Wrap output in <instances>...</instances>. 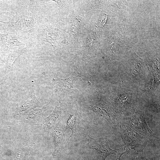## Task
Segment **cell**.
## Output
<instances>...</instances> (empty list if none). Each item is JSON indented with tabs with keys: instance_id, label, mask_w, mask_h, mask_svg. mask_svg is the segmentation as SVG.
Segmentation results:
<instances>
[{
	"instance_id": "cell-13",
	"label": "cell",
	"mask_w": 160,
	"mask_h": 160,
	"mask_svg": "<svg viewBox=\"0 0 160 160\" xmlns=\"http://www.w3.org/2000/svg\"><path fill=\"white\" fill-rule=\"evenodd\" d=\"M0 37L3 44L8 48H11L15 46L26 45L25 43L20 42L16 37L11 33H0Z\"/></svg>"
},
{
	"instance_id": "cell-3",
	"label": "cell",
	"mask_w": 160,
	"mask_h": 160,
	"mask_svg": "<svg viewBox=\"0 0 160 160\" xmlns=\"http://www.w3.org/2000/svg\"><path fill=\"white\" fill-rule=\"evenodd\" d=\"M86 138L88 143L84 148L94 150L102 160H105L110 155H116V151L111 149L109 146V139L107 136L94 138L90 137L87 132Z\"/></svg>"
},
{
	"instance_id": "cell-7",
	"label": "cell",
	"mask_w": 160,
	"mask_h": 160,
	"mask_svg": "<svg viewBox=\"0 0 160 160\" xmlns=\"http://www.w3.org/2000/svg\"><path fill=\"white\" fill-rule=\"evenodd\" d=\"M91 108L105 119L113 129L117 130L119 120L116 116L111 114L107 108L101 105H94L91 106Z\"/></svg>"
},
{
	"instance_id": "cell-20",
	"label": "cell",
	"mask_w": 160,
	"mask_h": 160,
	"mask_svg": "<svg viewBox=\"0 0 160 160\" xmlns=\"http://www.w3.org/2000/svg\"><path fill=\"white\" fill-rule=\"evenodd\" d=\"M78 160V159H77V160Z\"/></svg>"
},
{
	"instance_id": "cell-14",
	"label": "cell",
	"mask_w": 160,
	"mask_h": 160,
	"mask_svg": "<svg viewBox=\"0 0 160 160\" xmlns=\"http://www.w3.org/2000/svg\"><path fill=\"white\" fill-rule=\"evenodd\" d=\"M70 116L67 122L65 132L68 129L72 131V134L70 137L73 138L77 132L79 121L77 116L76 112L73 115L70 114Z\"/></svg>"
},
{
	"instance_id": "cell-17",
	"label": "cell",
	"mask_w": 160,
	"mask_h": 160,
	"mask_svg": "<svg viewBox=\"0 0 160 160\" xmlns=\"http://www.w3.org/2000/svg\"><path fill=\"white\" fill-rule=\"evenodd\" d=\"M30 152L23 147L16 151L13 160H25Z\"/></svg>"
},
{
	"instance_id": "cell-2",
	"label": "cell",
	"mask_w": 160,
	"mask_h": 160,
	"mask_svg": "<svg viewBox=\"0 0 160 160\" xmlns=\"http://www.w3.org/2000/svg\"><path fill=\"white\" fill-rule=\"evenodd\" d=\"M65 128L61 120L53 127L52 137L54 150L52 155L54 160H61L68 145V139L65 134Z\"/></svg>"
},
{
	"instance_id": "cell-21",
	"label": "cell",
	"mask_w": 160,
	"mask_h": 160,
	"mask_svg": "<svg viewBox=\"0 0 160 160\" xmlns=\"http://www.w3.org/2000/svg\"><path fill=\"white\" fill-rule=\"evenodd\" d=\"M116 160H117V159H116Z\"/></svg>"
},
{
	"instance_id": "cell-9",
	"label": "cell",
	"mask_w": 160,
	"mask_h": 160,
	"mask_svg": "<svg viewBox=\"0 0 160 160\" xmlns=\"http://www.w3.org/2000/svg\"><path fill=\"white\" fill-rule=\"evenodd\" d=\"M117 130L125 145L142 135L135 132L129 126L123 124H119Z\"/></svg>"
},
{
	"instance_id": "cell-6",
	"label": "cell",
	"mask_w": 160,
	"mask_h": 160,
	"mask_svg": "<svg viewBox=\"0 0 160 160\" xmlns=\"http://www.w3.org/2000/svg\"><path fill=\"white\" fill-rule=\"evenodd\" d=\"M50 102L41 108L33 109L23 116L22 120L31 125H43L44 113L49 106Z\"/></svg>"
},
{
	"instance_id": "cell-4",
	"label": "cell",
	"mask_w": 160,
	"mask_h": 160,
	"mask_svg": "<svg viewBox=\"0 0 160 160\" xmlns=\"http://www.w3.org/2000/svg\"><path fill=\"white\" fill-rule=\"evenodd\" d=\"M0 22L8 25L15 31L24 33L32 31L37 25V19L30 15H23L19 16L17 20Z\"/></svg>"
},
{
	"instance_id": "cell-12",
	"label": "cell",
	"mask_w": 160,
	"mask_h": 160,
	"mask_svg": "<svg viewBox=\"0 0 160 160\" xmlns=\"http://www.w3.org/2000/svg\"><path fill=\"white\" fill-rule=\"evenodd\" d=\"M54 29L49 25L41 29L39 33V39L42 41L49 43L55 50V44L56 42V34Z\"/></svg>"
},
{
	"instance_id": "cell-11",
	"label": "cell",
	"mask_w": 160,
	"mask_h": 160,
	"mask_svg": "<svg viewBox=\"0 0 160 160\" xmlns=\"http://www.w3.org/2000/svg\"><path fill=\"white\" fill-rule=\"evenodd\" d=\"M33 44H29L22 48L11 52L9 55L7 60V72L5 79H8L11 67L18 57L22 54L28 51L33 46Z\"/></svg>"
},
{
	"instance_id": "cell-16",
	"label": "cell",
	"mask_w": 160,
	"mask_h": 160,
	"mask_svg": "<svg viewBox=\"0 0 160 160\" xmlns=\"http://www.w3.org/2000/svg\"><path fill=\"white\" fill-rule=\"evenodd\" d=\"M73 79V77L71 76L65 79H59L57 80V85L63 90L68 91L72 88L71 82Z\"/></svg>"
},
{
	"instance_id": "cell-10",
	"label": "cell",
	"mask_w": 160,
	"mask_h": 160,
	"mask_svg": "<svg viewBox=\"0 0 160 160\" xmlns=\"http://www.w3.org/2000/svg\"><path fill=\"white\" fill-rule=\"evenodd\" d=\"M61 114V108L56 106L52 113L46 119L43 123V132L46 136H49L51 129L54 127L55 121L59 118Z\"/></svg>"
},
{
	"instance_id": "cell-22",
	"label": "cell",
	"mask_w": 160,
	"mask_h": 160,
	"mask_svg": "<svg viewBox=\"0 0 160 160\" xmlns=\"http://www.w3.org/2000/svg\"></svg>"
},
{
	"instance_id": "cell-18",
	"label": "cell",
	"mask_w": 160,
	"mask_h": 160,
	"mask_svg": "<svg viewBox=\"0 0 160 160\" xmlns=\"http://www.w3.org/2000/svg\"><path fill=\"white\" fill-rule=\"evenodd\" d=\"M8 13H9V12L0 11V15L2 14H6Z\"/></svg>"
},
{
	"instance_id": "cell-1",
	"label": "cell",
	"mask_w": 160,
	"mask_h": 160,
	"mask_svg": "<svg viewBox=\"0 0 160 160\" xmlns=\"http://www.w3.org/2000/svg\"><path fill=\"white\" fill-rule=\"evenodd\" d=\"M119 123L129 126L135 132L151 141L159 140L148 126L143 111L137 112L129 118L121 120Z\"/></svg>"
},
{
	"instance_id": "cell-8",
	"label": "cell",
	"mask_w": 160,
	"mask_h": 160,
	"mask_svg": "<svg viewBox=\"0 0 160 160\" xmlns=\"http://www.w3.org/2000/svg\"><path fill=\"white\" fill-rule=\"evenodd\" d=\"M40 103L36 99L34 92V85H33L30 97L19 108L18 110L15 112V117L23 116L33 109L39 107Z\"/></svg>"
},
{
	"instance_id": "cell-19",
	"label": "cell",
	"mask_w": 160,
	"mask_h": 160,
	"mask_svg": "<svg viewBox=\"0 0 160 160\" xmlns=\"http://www.w3.org/2000/svg\"><path fill=\"white\" fill-rule=\"evenodd\" d=\"M144 160H148L146 158Z\"/></svg>"
},
{
	"instance_id": "cell-15",
	"label": "cell",
	"mask_w": 160,
	"mask_h": 160,
	"mask_svg": "<svg viewBox=\"0 0 160 160\" xmlns=\"http://www.w3.org/2000/svg\"><path fill=\"white\" fill-rule=\"evenodd\" d=\"M125 153L121 160H144L146 158L143 153L138 152L135 150L130 151Z\"/></svg>"
},
{
	"instance_id": "cell-5",
	"label": "cell",
	"mask_w": 160,
	"mask_h": 160,
	"mask_svg": "<svg viewBox=\"0 0 160 160\" xmlns=\"http://www.w3.org/2000/svg\"><path fill=\"white\" fill-rule=\"evenodd\" d=\"M148 141V139L147 138L141 135L124 147L116 148L115 150L116 153V159L121 160V157L124 154L132 150H134L138 152L143 153Z\"/></svg>"
}]
</instances>
